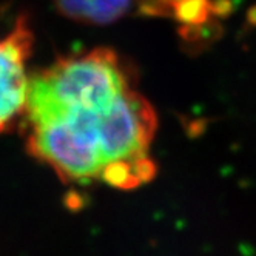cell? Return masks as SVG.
I'll use <instances>...</instances> for the list:
<instances>
[{
    "instance_id": "obj_2",
    "label": "cell",
    "mask_w": 256,
    "mask_h": 256,
    "mask_svg": "<svg viewBox=\"0 0 256 256\" xmlns=\"http://www.w3.org/2000/svg\"><path fill=\"white\" fill-rule=\"evenodd\" d=\"M32 46V32L25 19L0 39V133L24 116L30 76L26 62Z\"/></svg>"
},
{
    "instance_id": "obj_1",
    "label": "cell",
    "mask_w": 256,
    "mask_h": 256,
    "mask_svg": "<svg viewBox=\"0 0 256 256\" xmlns=\"http://www.w3.org/2000/svg\"><path fill=\"white\" fill-rule=\"evenodd\" d=\"M22 118L30 153L66 182L130 190L154 176V110L112 50L60 59L31 76Z\"/></svg>"
},
{
    "instance_id": "obj_3",
    "label": "cell",
    "mask_w": 256,
    "mask_h": 256,
    "mask_svg": "<svg viewBox=\"0 0 256 256\" xmlns=\"http://www.w3.org/2000/svg\"><path fill=\"white\" fill-rule=\"evenodd\" d=\"M59 10L78 22L110 24L130 6V0H56Z\"/></svg>"
}]
</instances>
